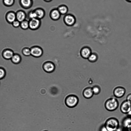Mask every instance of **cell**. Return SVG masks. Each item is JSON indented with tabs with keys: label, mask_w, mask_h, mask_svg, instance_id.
Returning <instances> with one entry per match:
<instances>
[{
	"label": "cell",
	"mask_w": 131,
	"mask_h": 131,
	"mask_svg": "<svg viewBox=\"0 0 131 131\" xmlns=\"http://www.w3.org/2000/svg\"><path fill=\"white\" fill-rule=\"evenodd\" d=\"M128 1H131V0H128Z\"/></svg>",
	"instance_id": "32"
},
{
	"label": "cell",
	"mask_w": 131,
	"mask_h": 131,
	"mask_svg": "<svg viewBox=\"0 0 131 131\" xmlns=\"http://www.w3.org/2000/svg\"><path fill=\"white\" fill-rule=\"evenodd\" d=\"M31 54L32 56L35 58H39L43 54V49L40 47L38 46H34L30 48Z\"/></svg>",
	"instance_id": "4"
},
{
	"label": "cell",
	"mask_w": 131,
	"mask_h": 131,
	"mask_svg": "<svg viewBox=\"0 0 131 131\" xmlns=\"http://www.w3.org/2000/svg\"><path fill=\"white\" fill-rule=\"evenodd\" d=\"M43 70L48 73H51L55 70V66L54 64L50 61H47L45 62L42 65Z\"/></svg>",
	"instance_id": "7"
},
{
	"label": "cell",
	"mask_w": 131,
	"mask_h": 131,
	"mask_svg": "<svg viewBox=\"0 0 131 131\" xmlns=\"http://www.w3.org/2000/svg\"><path fill=\"white\" fill-rule=\"evenodd\" d=\"M16 19L20 22L26 19L27 17L25 12L23 10H19L16 12Z\"/></svg>",
	"instance_id": "13"
},
{
	"label": "cell",
	"mask_w": 131,
	"mask_h": 131,
	"mask_svg": "<svg viewBox=\"0 0 131 131\" xmlns=\"http://www.w3.org/2000/svg\"><path fill=\"white\" fill-rule=\"evenodd\" d=\"M48 131L47 130H44V131Z\"/></svg>",
	"instance_id": "31"
},
{
	"label": "cell",
	"mask_w": 131,
	"mask_h": 131,
	"mask_svg": "<svg viewBox=\"0 0 131 131\" xmlns=\"http://www.w3.org/2000/svg\"><path fill=\"white\" fill-rule=\"evenodd\" d=\"M126 92V89L124 87L121 86H118L114 89L113 93L115 97L121 98L124 95Z\"/></svg>",
	"instance_id": "8"
},
{
	"label": "cell",
	"mask_w": 131,
	"mask_h": 131,
	"mask_svg": "<svg viewBox=\"0 0 131 131\" xmlns=\"http://www.w3.org/2000/svg\"><path fill=\"white\" fill-rule=\"evenodd\" d=\"M14 54L13 52L11 50L7 49L5 50L2 53L3 57L6 59H11Z\"/></svg>",
	"instance_id": "16"
},
{
	"label": "cell",
	"mask_w": 131,
	"mask_h": 131,
	"mask_svg": "<svg viewBox=\"0 0 131 131\" xmlns=\"http://www.w3.org/2000/svg\"><path fill=\"white\" fill-rule=\"evenodd\" d=\"M129 115L131 116V110H130L129 112L128 113Z\"/></svg>",
	"instance_id": "29"
},
{
	"label": "cell",
	"mask_w": 131,
	"mask_h": 131,
	"mask_svg": "<svg viewBox=\"0 0 131 131\" xmlns=\"http://www.w3.org/2000/svg\"><path fill=\"white\" fill-rule=\"evenodd\" d=\"M6 76V72L4 70L0 68V80L4 79Z\"/></svg>",
	"instance_id": "26"
},
{
	"label": "cell",
	"mask_w": 131,
	"mask_h": 131,
	"mask_svg": "<svg viewBox=\"0 0 131 131\" xmlns=\"http://www.w3.org/2000/svg\"><path fill=\"white\" fill-rule=\"evenodd\" d=\"M5 18L7 22L11 24L16 20V12L13 11H9L7 12L5 15Z\"/></svg>",
	"instance_id": "9"
},
{
	"label": "cell",
	"mask_w": 131,
	"mask_h": 131,
	"mask_svg": "<svg viewBox=\"0 0 131 131\" xmlns=\"http://www.w3.org/2000/svg\"><path fill=\"white\" fill-rule=\"evenodd\" d=\"M80 52L81 56L83 58L88 59L91 53V51L90 48L85 47L81 49Z\"/></svg>",
	"instance_id": "12"
},
{
	"label": "cell",
	"mask_w": 131,
	"mask_h": 131,
	"mask_svg": "<svg viewBox=\"0 0 131 131\" xmlns=\"http://www.w3.org/2000/svg\"><path fill=\"white\" fill-rule=\"evenodd\" d=\"M61 15H65L68 12V8L66 6L64 5H61L57 8Z\"/></svg>",
	"instance_id": "18"
},
{
	"label": "cell",
	"mask_w": 131,
	"mask_h": 131,
	"mask_svg": "<svg viewBox=\"0 0 131 131\" xmlns=\"http://www.w3.org/2000/svg\"><path fill=\"white\" fill-rule=\"evenodd\" d=\"M104 105L105 108L107 110L109 111H113L118 108L119 102L116 98L111 97L105 101Z\"/></svg>",
	"instance_id": "2"
},
{
	"label": "cell",
	"mask_w": 131,
	"mask_h": 131,
	"mask_svg": "<svg viewBox=\"0 0 131 131\" xmlns=\"http://www.w3.org/2000/svg\"><path fill=\"white\" fill-rule=\"evenodd\" d=\"M120 109L122 113L128 114L131 110V102L126 100L123 101L121 105Z\"/></svg>",
	"instance_id": "5"
},
{
	"label": "cell",
	"mask_w": 131,
	"mask_h": 131,
	"mask_svg": "<svg viewBox=\"0 0 131 131\" xmlns=\"http://www.w3.org/2000/svg\"><path fill=\"white\" fill-rule=\"evenodd\" d=\"M64 21L67 25L71 26L73 25L75 23V19L72 15L68 14L66 15L64 17Z\"/></svg>",
	"instance_id": "10"
},
{
	"label": "cell",
	"mask_w": 131,
	"mask_h": 131,
	"mask_svg": "<svg viewBox=\"0 0 131 131\" xmlns=\"http://www.w3.org/2000/svg\"><path fill=\"white\" fill-rule=\"evenodd\" d=\"M20 27L24 30L28 29L29 28V21L25 19L20 22Z\"/></svg>",
	"instance_id": "20"
},
{
	"label": "cell",
	"mask_w": 131,
	"mask_h": 131,
	"mask_svg": "<svg viewBox=\"0 0 131 131\" xmlns=\"http://www.w3.org/2000/svg\"><path fill=\"white\" fill-rule=\"evenodd\" d=\"M28 16L29 19L37 18L36 14L34 10L31 11L29 12L28 14Z\"/></svg>",
	"instance_id": "25"
},
{
	"label": "cell",
	"mask_w": 131,
	"mask_h": 131,
	"mask_svg": "<svg viewBox=\"0 0 131 131\" xmlns=\"http://www.w3.org/2000/svg\"><path fill=\"white\" fill-rule=\"evenodd\" d=\"M98 58L97 54L95 53H91L88 59L91 62H94L96 61Z\"/></svg>",
	"instance_id": "23"
},
{
	"label": "cell",
	"mask_w": 131,
	"mask_h": 131,
	"mask_svg": "<svg viewBox=\"0 0 131 131\" xmlns=\"http://www.w3.org/2000/svg\"><path fill=\"white\" fill-rule=\"evenodd\" d=\"M19 3L20 6L25 9L30 8L33 4L32 0H19Z\"/></svg>",
	"instance_id": "14"
},
{
	"label": "cell",
	"mask_w": 131,
	"mask_h": 131,
	"mask_svg": "<svg viewBox=\"0 0 131 131\" xmlns=\"http://www.w3.org/2000/svg\"><path fill=\"white\" fill-rule=\"evenodd\" d=\"M82 94L85 99H89L92 98L94 95L92 87H88L85 88L83 91Z\"/></svg>",
	"instance_id": "11"
},
{
	"label": "cell",
	"mask_w": 131,
	"mask_h": 131,
	"mask_svg": "<svg viewBox=\"0 0 131 131\" xmlns=\"http://www.w3.org/2000/svg\"><path fill=\"white\" fill-rule=\"evenodd\" d=\"M104 126L108 131H114L118 128L119 123L116 118L111 117L106 121Z\"/></svg>",
	"instance_id": "1"
},
{
	"label": "cell",
	"mask_w": 131,
	"mask_h": 131,
	"mask_svg": "<svg viewBox=\"0 0 131 131\" xmlns=\"http://www.w3.org/2000/svg\"><path fill=\"white\" fill-rule=\"evenodd\" d=\"M20 23L16 19L12 23V24L14 27L17 28L20 26Z\"/></svg>",
	"instance_id": "27"
},
{
	"label": "cell",
	"mask_w": 131,
	"mask_h": 131,
	"mask_svg": "<svg viewBox=\"0 0 131 131\" xmlns=\"http://www.w3.org/2000/svg\"><path fill=\"white\" fill-rule=\"evenodd\" d=\"M2 2L4 5L9 7L12 6L14 4L15 0H2Z\"/></svg>",
	"instance_id": "21"
},
{
	"label": "cell",
	"mask_w": 131,
	"mask_h": 131,
	"mask_svg": "<svg viewBox=\"0 0 131 131\" xmlns=\"http://www.w3.org/2000/svg\"><path fill=\"white\" fill-rule=\"evenodd\" d=\"M12 62L15 64H17L20 62L21 58L20 56L18 54H14L11 59Z\"/></svg>",
	"instance_id": "19"
},
{
	"label": "cell",
	"mask_w": 131,
	"mask_h": 131,
	"mask_svg": "<svg viewBox=\"0 0 131 131\" xmlns=\"http://www.w3.org/2000/svg\"><path fill=\"white\" fill-rule=\"evenodd\" d=\"M47 2H49L51 1L52 0H44Z\"/></svg>",
	"instance_id": "30"
},
{
	"label": "cell",
	"mask_w": 131,
	"mask_h": 131,
	"mask_svg": "<svg viewBox=\"0 0 131 131\" xmlns=\"http://www.w3.org/2000/svg\"><path fill=\"white\" fill-rule=\"evenodd\" d=\"M126 100L131 102V93L127 95V96Z\"/></svg>",
	"instance_id": "28"
},
{
	"label": "cell",
	"mask_w": 131,
	"mask_h": 131,
	"mask_svg": "<svg viewBox=\"0 0 131 131\" xmlns=\"http://www.w3.org/2000/svg\"><path fill=\"white\" fill-rule=\"evenodd\" d=\"M79 99L75 95L70 94L68 95L65 99V103L68 107L72 108L75 107L78 104Z\"/></svg>",
	"instance_id": "3"
},
{
	"label": "cell",
	"mask_w": 131,
	"mask_h": 131,
	"mask_svg": "<svg viewBox=\"0 0 131 131\" xmlns=\"http://www.w3.org/2000/svg\"><path fill=\"white\" fill-rule=\"evenodd\" d=\"M61 14L57 9H54L52 10L50 13V16L52 20H57L60 17Z\"/></svg>",
	"instance_id": "15"
},
{
	"label": "cell",
	"mask_w": 131,
	"mask_h": 131,
	"mask_svg": "<svg viewBox=\"0 0 131 131\" xmlns=\"http://www.w3.org/2000/svg\"><path fill=\"white\" fill-rule=\"evenodd\" d=\"M36 14L37 18L40 19L43 18L45 15L44 10L40 8H38L34 10Z\"/></svg>",
	"instance_id": "17"
},
{
	"label": "cell",
	"mask_w": 131,
	"mask_h": 131,
	"mask_svg": "<svg viewBox=\"0 0 131 131\" xmlns=\"http://www.w3.org/2000/svg\"><path fill=\"white\" fill-rule=\"evenodd\" d=\"M94 94L97 95L101 92V89L100 87L98 85H94L92 87Z\"/></svg>",
	"instance_id": "22"
},
{
	"label": "cell",
	"mask_w": 131,
	"mask_h": 131,
	"mask_svg": "<svg viewBox=\"0 0 131 131\" xmlns=\"http://www.w3.org/2000/svg\"><path fill=\"white\" fill-rule=\"evenodd\" d=\"M22 52L23 54L25 56H28L31 55L30 48L28 47L24 48L22 50Z\"/></svg>",
	"instance_id": "24"
},
{
	"label": "cell",
	"mask_w": 131,
	"mask_h": 131,
	"mask_svg": "<svg viewBox=\"0 0 131 131\" xmlns=\"http://www.w3.org/2000/svg\"><path fill=\"white\" fill-rule=\"evenodd\" d=\"M28 21L29 28L31 30H37L40 26L41 22L40 19L37 18L30 19Z\"/></svg>",
	"instance_id": "6"
}]
</instances>
